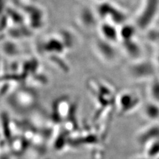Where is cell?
Returning <instances> with one entry per match:
<instances>
[{
  "mask_svg": "<svg viewBox=\"0 0 159 159\" xmlns=\"http://www.w3.org/2000/svg\"><path fill=\"white\" fill-rule=\"evenodd\" d=\"M0 159H9L7 156H1L0 157Z\"/></svg>",
  "mask_w": 159,
  "mask_h": 159,
  "instance_id": "obj_1",
  "label": "cell"
}]
</instances>
